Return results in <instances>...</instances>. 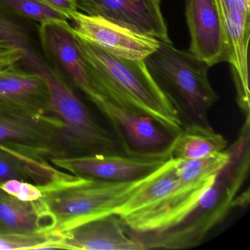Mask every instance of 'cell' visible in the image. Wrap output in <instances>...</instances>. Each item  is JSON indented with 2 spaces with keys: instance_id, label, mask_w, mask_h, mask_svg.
Returning <instances> with one entry per match:
<instances>
[{
  "instance_id": "6da1fadb",
  "label": "cell",
  "mask_w": 250,
  "mask_h": 250,
  "mask_svg": "<svg viewBox=\"0 0 250 250\" xmlns=\"http://www.w3.org/2000/svg\"><path fill=\"white\" fill-rule=\"evenodd\" d=\"M250 117L233 144L229 162L215 177L192 210L172 228L157 233L134 235L144 250H184L200 245L208 234L236 206V199L250 170Z\"/></svg>"
},
{
  "instance_id": "7a4b0ae2",
  "label": "cell",
  "mask_w": 250,
  "mask_h": 250,
  "mask_svg": "<svg viewBox=\"0 0 250 250\" xmlns=\"http://www.w3.org/2000/svg\"><path fill=\"white\" fill-rule=\"evenodd\" d=\"M75 35L102 97L148 115L176 134L182 129L178 112L149 74L144 61L120 58Z\"/></svg>"
},
{
  "instance_id": "3957f363",
  "label": "cell",
  "mask_w": 250,
  "mask_h": 250,
  "mask_svg": "<svg viewBox=\"0 0 250 250\" xmlns=\"http://www.w3.org/2000/svg\"><path fill=\"white\" fill-rule=\"evenodd\" d=\"M149 175L137 181L115 182L63 172L50 183L37 186L42 192L38 200L53 220L52 232L61 235L86 222L116 214Z\"/></svg>"
},
{
  "instance_id": "277c9868",
  "label": "cell",
  "mask_w": 250,
  "mask_h": 250,
  "mask_svg": "<svg viewBox=\"0 0 250 250\" xmlns=\"http://www.w3.org/2000/svg\"><path fill=\"white\" fill-rule=\"evenodd\" d=\"M144 62L178 112L183 128L210 127L208 111L219 97L209 82L208 64L188 51L176 49L171 42H160L157 49Z\"/></svg>"
},
{
  "instance_id": "5b68a950",
  "label": "cell",
  "mask_w": 250,
  "mask_h": 250,
  "mask_svg": "<svg viewBox=\"0 0 250 250\" xmlns=\"http://www.w3.org/2000/svg\"><path fill=\"white\" fill-rule=\"evenodd\" d=\"M44 77L50 93L49 112L62 124L61 137L65 151L115 153L116 139L96 121L72 87L53 71Z\"/></svg>"
},
{
  "instance_id": "8992f818",
  "label": "cell",
  "mask_w": 250,
  "mask_h": 250,
  "mask_svg": "<svg viewBox=\"0 0 250 250\" xmlns=\"http://www.w3.org/2000/svg\"><path fill=\"white\" fill-rule=\"evenodd\" d=\"M41 48L49 68L81 90L97 106L102 97L95 85L88 62L83 55L72 26L68 20H55L39 24Z\"/></svg>"
},
{
  "instance_id": "52a82bcc",
  "label": "cell",
  "mask_w": 250,
  "mask_h": 250,
  "mask_svg": "<svg viewBox=\"0 0 250 250\" xmlns=\"http://www.w3.org/2000/svg\"><path fill=\"white\" fill-rule=\"evenodd\" d=\"M96 107L109 121L118 144L126 156L146 159L170 158L176 133L148 115L122 107L106 99Z\"/></svg>"
},
{
  "instance_id": "ba28073f",
  "label": "cell",
  "mask_w": 250,
  "mask_h": 250,
  "mask_svg": "<svg viewBox=\"0 0 250 250\" xmlns=\"http://www.w3.org/2000/svg\"><path fill=\"white\" fill-rule=\"evenodd\" d=\"M229 49V63L242 113L250 115L248 49L250 33V0H215Z\"/></svg>"
},
{
  "instance_id": "9c48e42d",
  "label": "cell",
  "mask_w": 250,
  "mask_h": 250,
  "mask_svg": "<svg viewBox=\"0 0 250 250\" xmlns=\"http://www.w3.org/2000/svg\"><path fill=\"white\" fill-rule=\"evenodd\" d=\"M78 11L134 33L170 42L160 0H76Z\"/></svg>"
},
{
  "instance_id": "30bf717a",
  "label": "cell",
  "mask_w": 250,
  "mask_h": 250,
  "mask_svg": "<svg viewBox=\"0 0 250 250\" xmlns=\"http://www.w3.org/2000/svg\"><path fill=\"white\" fill-rule=\"evenodd\" d=\"M168 159H146L116 153H92L49 158L57 167L82 178L125 182L141 179L159 169Z\"/></svg>"
},
{
  "instance_id": "8fae6325",
  "label": "cell",
  "mask_w": 250,
  "mask_h": 250,
  "mask_svg": "<svg viewBox=\"0 0 250 250\" xmlns=\"http://www.w3.org/2000/svg\"><path fill=\"white\" fill-rule=\"evenodd\" d=\"M61 129L62 124L52 115L42 118L0 115V144L35 157L67 156Z\"/></svg>"
},
{
  "instance_id": "7c38bea8",
  "label": "cell",
  "mask_w": 250,
  "mask_h": 250,
  "mask_svg": "<svg viewBox=\"0 0 250 250\" xmlns=\"http://www.w3.org/2000/svg\"><path fill=\"white\" fill-rule=\"evenodd\" d=\"M19 65L0 71V115L27 118L51 115L46 79Z\"/></svg>"
},
{
  "instance_id": "4fadbf2b",
  "label": "cell",
  "mask_w": 250,
  "mask_h": 250,
  "mask_svg": "<svg viewBox=\"0 0 250 250\" xmlns=\"http://www.w3.org/2000/svg\"><path fill=\"white\" fill-rule=\"evenodd\" d=\"M70 20L75 34L120 58L144 61L160 43L154 38L134 33L80 11L73 14Z\"/></svg>"
},
{
  "instance_id": "5bb4252c",
  "label": "cell",
  "mask_w": 250,
  "mask_h": 250,
  "mask_svg": "<svg viewBox=\"0 0 250 250\" xmlns=\"http://www.w3.org/2000/svg\"><path fill=\"white\" fill-rule=\"evenodd\" d=\"M188 52L213 66L229 62V49L215 0H186Z\"/></svg>"
},
{
  "instance_id": "9a60e30c",
  "label": "cell",
  "mask_w": 250,
  "mask_h": 250,
  "mask_svg": "<svg viewBox=\"0 0 250 250\" xmlns=\"http://www.w3.org/2000/svg\"><path fill=\"white\" fill-rule=\"evenodd\" d=\"M61 235V249L85 250H144L143 244L116 214L99 218Z\"/></svg>"
},
{
  "instance_id": "2e32d148",
  "label": "cell",
  "mask_w": 250,
  "mask_h": 250,
  "mask_svg": "<svg viewBox=\"0 0 250 250\" xmlns=\"http://www.w3.org/2000/svg\"><path fill=\"white\" fill-rule=\"evenodd\" d=\"M54 228L38 200L21 201L0 188V233L52 232Z\"/></svg>"
},
{
  "instance_id": "e0dca14e",
  "label": "cell",
  "mask_w": 250,
  "mask_h": 250,
  "mask_svg": "<svg viewBox=\"0 0 250 250\" xmlns=\"http://www.w3.org/2000/svg\"><path fill=\"white\" fill-rule=\"evenodd\" d=\"M39 24L17 18L0 8V35L25 51L22 63L28 71L45 75L51 71L41 48Z\"/></svg>"
},
{
  "instance_id": "ac0fdd59",
  "label": "cell",
  "mask_w": 250,
  "mask_h": 250,
  "mask_svg": "<svg viewBox=\"0 0 250 250\" xmlns=\"http://www.w3.org/2000/svg\"><path fill=\"white\" fill-rule=\"evenodd\" d=\"M44 158L35 157L0 144V184L17 179L42 186L59 173Z\"/></svg>"
},
{
  "instance_id": "d6986e66",
  "label": "cell",
  "mask_w": 250,
  "mask_h": 250,
  "mask_svg": "<svg viewBox=\"0 0 250 250\" xmlns=\"http://www.w3.org/2000/svg\"><path fill=\"white\" fill-rule=\"evenodd\" d=\"M179 184L175 159L169 158L147 177L146 182L120 208L116 215L123 217L147 207L170 194Z\"/></svg>"
},
{
  "instance_id": "ffe728a7",
  "label": "cell",
  "mask_w": 250,
  "mask_h": 250,
  "mask_svg": "<svg viewBox=\"0 0 250 250\" xmlns=\"http://www.w3.org/2000/svg\"><path fill=\"white\" fill-rule=\"evenodd\" d=\"M223 136L215 132L211 127L190 125L184 127L177 134L170 158L175 159H198L223 151L228 147Z\"/></svg>"
},
{
  "instance_id": "44dd1931",
  "label": "cell",
  "mask_w": 250,
  "mask_h": 250,
  "mask_svg": "<svg viewBox=\"0 0 250 250\" xmlns=\"http://www.w3.org/2000/svg\"><path fill=\"white\" fill-rule=\"evenodd\" d=\"M0 8L17 18L38 24L50 20H68L39 0H0Z\"/></svg>"
},
{
  "instance_id": "7402d4cb",
  "label": "cell",
  "mask_w": 250,
  "mask_h": 250,
  "mask_svg": "<svg viewBox=\"0 0 250 250\" xmlns=\"http://www.w3.org/2000/svg\"><path fill=\"white\" fill-rule=\"evenodd\" d=\"M61 240L54 232L0 233V250L61 249Z\"/></svg>"
},
{
  "instance_id": "603a6c76",
  "label": "cell",
  "mask_w": 250,
  "mask_h": 250,
  "mask_svg": "<svg viewBox=\"0 0 250 250\" xmlns=\"http://www.w3.org/2000/svg\"><path fill=\"white\" fill-rule=\"evenodd\" d=\"M0 188L21 201H36L42 197V191L37 186L20 180L5 181L0 184Z\"/></svg>"
},
{
  "instance_id": "cb8c5ba5",
  "label": "cell",
  "mask_w": 250,
  "mask_h": 250,
  "mask_svg": "<svg viewBox=\"0 0 250 250\" xmlns=\"http://www.w3.org/2000/svg\"><path fill=\"white\" fill-rule=\"evenodd\" d=\"M43 5L63 15L68 20L78 11L76 0H39Z\"/></svg>"
},
{
  "instance_id": "d4e9b609",
  "label": "cell",
  "mask_w": 250,
  "mask_h": 250,
  "mask_svg": "<svg viewBox=\"0 0 250 250\" xmlns=\"http://www.w3.org/2000/svg\"><path fill=\"white\" fill-rule=\"evenodd\" d=\"M14 48L18 47H16L11 42H8L5 38L2 37V36L0 35V53H1V52H5V51L7 50H10V49H14Z\"/></svg>"
}]
</instances>
